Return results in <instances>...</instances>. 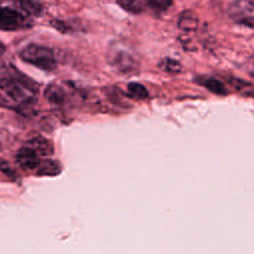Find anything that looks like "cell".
<instances>
[{"label": "cell", "instance_id": "cell-19", "mask_svg": "<svg viewBox=\"0 0 254 254\" xmlns=\"http://www.w3.org/2000/svg\"><path fill=\"white\" fill-rule=\"evenodd\" d=\"M250 73H251V75L254 77V61H253V64H252V68H251V70H250Z\"/></svg>", "mask_w": 254, "mask_h": 254}, {"label": "cell", "instance_id": "cell-17", "mask_svg": "<svg viewBox=\"0 0 254 254\" xmlns=\"http://www.w3.org/2000/svg\"><path fill=\"white\" fill-rule=\"evenodd\" d=\"M0 171L9 178H12V179L17 178V173L14 170V168L6 160L2 158H0Z\"/></svg>", "mask_w": 254, "mask_h": 254}, {"label": "cell", "instance_id": "cell-7", "mask_svg": "<svg viewBox=\"0 0 254 254\" xmlns=\"http://www.w3.org/2000/svg\"><path fill=\"white\" fill-rule=\"evenodd\" d=\"M46 99L55 105L64 104L66 99V92L64 87L58 83L49 84L44 92Z\"/></svg>", "mask_w": 254, "mask_h": 254}, {"label": "cell", "instance_id": "cell-18", "mask_svg": "<svg viewBox=\"0 0 254 254\" xmlns=\"http://www.w3.org/2000/svg\"><path fill=\"white\" fill-rule=\"evenodd\" d=\"M4 53H5V46L0 42V59L3 56Z\"/></svg>", "mask_w": 254, "mask_h": 254}, {"label": "cell", "instance_id": "cell-12", "mask_svg": "<svg viewBox=\"0 0 254 254\" xmlns=\"http://www.w3.org/2000/svg\"><path fill=\"white\" fill-rule=\"evenodd\" d=\"M116 3L125 11L132 14L143 12L146 2L145 0H115Z\"/></svg>", "mask_w": 254, "mask_h": 254}, {"label": "cell", "instance_id": "cell-1", "mask_svg": "<svg viewBox=\"0 0 254 254\" xmlns=\"http://www.w3.org/2000/svg\"><path fill=\"white\" fill-rule=\"evenodd\" d=\"M0 89L16 102L32 104L36 101L38 85L15 69L13 74L0 77Z\"/></svg>", "mask_w": 254, "mask_h": 254}, {"label": "cell", "instance_id": "cell-10", "mask_svg": "<svg viewBox=\"0 0 254 254\" xmlns=\"http://www.w3.org/2000/svg\"><path fill=\"white\" fill-rule=\"evenodd\" d=\"M20 9L30 17H39L43 13V5L40 0H14Z\"/></svg>", "mask_w": 254, "mask_h": 254}, {"label": "cell", "instance_id": "cell-16", "mask_svg": "<svg viewBox=\"0 0 254 254\" xmlns=\"http://www.w3.org/2000/svg\"><path fill=\"white\" fill-rule=\"evenodd\" d=\"M145 2L151 8L158 11H165L173 4V0H145Z\"/></svg>", "mask_w": 254, "mask_h": 254}, {"label": "cell", "instance_id": "cell-5", "mask_svg": "<svg viewBox=\"0 0 254 254\" xmlns=\"http://www.w3.org/2000/svg\"><path fill=\"white\" fill-rule=\"evenodd\" d=\"M108 61L111 65L122 72H130L135 67H137L135 60L129 53L124 50H111L108 54Z\"/></svg>", "mask_w": 254, "mask_h": 254}, {"label": "cell", "instance_id": "cell-3", "mask_svg": "<svg viewBox=\"0 0 254 254\" xmlns=\"http://www.w3.org/2000/svg\"><path fill=\"white\" fill-rule=\"evenodd\" d=\"M20 58L23 62L45 71H52L57 67L55 52L44 46L31 44L20 52Z\"/></svg>", "mask_w": 254, "mask_h": 254}, {"label": "cell", "instance_id": "cell-4", "mask_svg": "<svg viewBox=\"0 0 254 254\" xmlns=\"http://www.w3.org/2000/svg\"><path fill=\"white\" fill-rule=\"evenodd\" d=\"M228 17L232 22L254 28V2L251 0H233L227 8Z\"/></svg>", "mask_w": 254, "mask_h": 254}, {"label": "cell", "instance_id": "cell-6", "mask_svg": "<svg viewBox=\"0 0 254 254\" xmlns=\"http://www.w3.org/2000/svg\"><path fill=\"white\" fill-rule=\"evenodd\" d=\"M17 164L26 171H32L39 167L41 160L39 155L30 147L21 148L16 155Z\"/></svg>", "mask_w": 254, "mask_h": 254}, {"label": "cell", "instance_id": "cell-20", "mask_svg": "<svg viewBox=\"0 0 254 254\" xmlns=\"http://www.w3.org/2000/svg\"><path fill=\"white\" fill-rule=\"evenodd\" d=\"M0 149H1V143H0Z\"/></svg>", "mask_w": 254, "mask_h": 254}, {"label": "cell", "instance_id": "cell-15", "mask_svg": "<svg viewBox=\"0 0 254 254\" xmlns=\"http://www.w3.org/2000/svg\"><path fill=\"white\" fill-rule=\"evenodd\" d=\"M160 67L162 69H164L165 71L168 72H180L181 70V64L178 61L170 59V58H166L164 59L161 63H160Z\"/></svg>", "mask_w": 254, "mask_h": 254}, {"label": "cell", "instance_id": "cell-14", "mask_svg": "<svg viewBox=\"0 0 254 254\" xmlns=\"http://www.w3.org/2000/svg\"><path fill=\"white\" fill-rule=\"evenodd\" d=\"M128 93L135 99H146L148 97V91L144 85L138 82H130L127 85Z\"/></svg>", "mask_w": 254, "mask_h": 254}, {"label": "cell", "instance_id": "cell-13", "mask_svg": "<svg viewBox=\"0 0 254 254\" xmlns=\"http://www.w3.org/2000/svg\"><path fill=\"white\" fill-rule=\"evenodd\" d=\"M200 83L206 89L211 91L212 93H215V94H218V95H225L227 93V89L224 86V84L216 78H213V77L202 78Z\"/></svg>", "mask_w": 254, "mask_h": 254}, {"label": "cell", "instance_id": "cell-8", "mask_svg": "<svg viewBox=\"0 0 254 254\" xmlns=\"http://www.w3.org/2000/svg\"><path fill=\"white\" fill-rule=\"evenodd\" d=\"M178 27L185 32H193L198 27V20L196 15L190 11L186 10L179 15Z\"/></svg>", "mask_w": 254, "mask_h": 254}, {"label": "cell", "instance_id": "cell-11", "mask_svg": "<svg viewBox=\"0 0 254 254\" xmlns=\"http://www.w3.org/2000/svg\"><path fill=\"white\" fill-rule=\"evenodd\" d=\"M38 169V175L40 176H56L61 173V165L54 160H46L40 163Z\"/></svg>", "mask_w": 254, "mask_h": 254}, {"label": "cell", "instance_id": "cell-2", "mask_svg": "<svg viewBox=\"0 0 254 254\" xmlns=\"http://www.w3.org/2000/svg\"><path fill=\"white\" fill-rule=\"evenodd\" d=\"M0 0V30L6 32L29 29L33 25L32 17L23 12L14 0Z\"/></svg>", "mask_w": 254, "mask_h": 254}, {"label": "cell", "instance_id": "cell-9", "mask_svg": "<svg viewBox=\"0 0 254 254\" xmlns=\"http://www.w3.org/2000/svg\"><path fill=\"white\" fill-rule=\"evenodd\" d=\"M29 147L41 156H51L54 154V146L52 142L42 136H37L31 139L29 141Z\"/></svg>", "mask_w": 254, "mask_h": 254}]
</instances>
